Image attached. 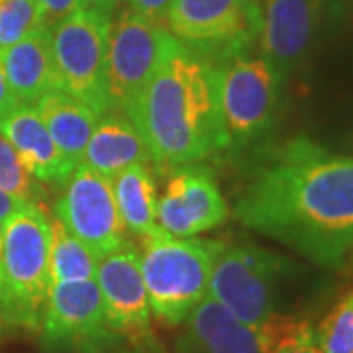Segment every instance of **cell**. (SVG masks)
Masks as SVG:
<instances>
[{
  "label": "cell",
  "instance_id": "cell-1",
  "mask_svg": "<svg viewBox=\"0 0 353 353\" xmlns=\"http://www.w3.org/2000/svg\"><path fill=\"white\" fill-rule=\"evenodd\" d=\"M245 228L326 269L353 265V155L308 136L285 141L236 196Z\"/></svg>",
  "mask_w": 353,
  "mask_h": 353
},
{
  "label": "cell",
  "instance_id": "cell-2",
  "mask_svg": "<svg viewBox=\"0 0 353 353\" xmlns=\"http://www.w3.org/2000/svg\"><path fill=\"white\" fill-rule=\"evenodd\" d=\"M159 171L204 163L228 152L216 67L176 43L128 116Z\"/></svg>",
  "mask_w": 353,
  "mask_h": 353
},
{
  "label": "cell",
  "instance_id": "cell-3",
  "mask_svg": "<svg viewBox=\"0 0 353 353\" xmlns=\"http://www.w3.org/2000/svg\"><path fill=\"white\" fill-rule=\"evenodd\" d=\"M50 279V216L43 204H26L2 230L0 322L39 332Z\"/></svg>",
  "mask_w": 353,
  "mask_h": 353
},
{
  "label": "cell",
  "instance_id": "cell-4",
  "mask_svg": "<svg viewBox=\"0 0 353 353\" xmlns=\"http://www.w3.org/2000/svg\"><path fill=\"white\" fill-rule=\"evenodd\" d=\"M224 241L173 238L161 234L143 241L139 253L141 277L152 316L167 328H179L208 294L218 253Z\"/></svg>",
  "mask_w": 353,
  "mask_h": 353
},
{
  "label": "cell",
  "instance_id": "cell-5",
  "mask_svg": "<svg viewBox=\"0 0 353 353\" xmlns=\"http://www.w3.org/2000/svg\"><path fill=\"white\" fill-rule=\"evenodd\" d=\"M303 269L257 243H226L218 253L208 294L243 324L259 328L269 316L285 312L287 292Z\"/></svg>",
  "mask_w": 353,
  "mask_h": 353
},
{
  "label": "cell",
  "instance_id": "cell-6",
  "mask_svg": "<svg viewBox=\"0 0 353 353\" xmlns=\"http://www.w3.org/2000/svg\"><path fill=\"white\" fill-rule=\"evenodd\" d=\"M218 108L228 152L261 143L277 126L285 81L261 55H240L214 65Z\"/></svg>",
  "mask_w": 353,
  "mask_h": 353
},
{
  "label": "cell",
  "instance_id": "cell-7",
  "mask_svg": "<svg viewBox=\"0 0 353 353\" xmlns=\"http://www.w3.org/2000/svg\"><path fill=\"white\" fill-rule=\"evenodd\" d=\"M165 26L212 65L253 53L261 34V0H173Z\"/></svg>",
  "mask_w": 353,
  "mask_h": 353
},
{
  "label": "cell",
  "instance_id": "cell-8",
  "mask_svg": "<svg viewBox=\"0 0 353 353\" xmlns=\"http://www.w3.org/2000/svg\"><path fill=\"white\" fill-rule=\"evenodd\" d=\"M176 41L167 26L124 8L110 20L106 41V92L114 112L130 116L143 88Z\"/></svg>",
  "mask_w": 353,
  "mask_h": 353
},
{
  "label": "cell",
  "instance_id": "cell-9",
  "mask_svg": "<svg viewBox=\"0 0 353 353\" xmlns=\"http://www.w3.org/2000/svg\"><path fill=\"white\" fill-rule=\"evenodd\" d=\"M341 14L343 0H263L261 57L287 83L336 32Z\"/></svg>",
  "mask_w": 353,
  "mask_h": 353
},
{
  "label": "cell",
  "instance_id": "cell-10",
  "mask_svg": "<svg viewBox=\"0 0 353 353\" xmlns=\"http://www.w3.org/2000/svg\"><path fill=\"white\" fill-rule=\"evenodd\" d=\"M112 14L79 8L50 26L59 90L99 116L110 110L106 92V41Z\"/></svg>",
  "mask_w": 353,
  "mask_h": 353
},
{
  "label": "cell",
  "instance_id": "cell-11",
  "mask_svg": "<svg viewBox=\"0 0 353 353\" xmlns=\"http://www.w3.org/2000/svg\"><path fill=\"white\" fill-rule=\"evenodd\" d=\"M41 347L48 353H108L122 341L106 326L94 279L53 283L41 316Z\"/></svg>",
  "mask_w": 353,
  "mask_h": 353
},
{
  "label": "cell",
  "instance_id": "cell-12",
  "mask_svg": "<svg viewBox=\"0 0 353 353\" xmlns=\"http://www.w3.org/2000/svg\"><path fill=\"white\" fill-rule=\"evenodd\" d=\"M55 202V216L97 257L128 243V230L120 216L112 179L79 163Z\"/></svg>",
  "mask_w": 353,
  "mask_h": 353
},
{
  "label": "cell",
  "instance_id": "cell-13",
  "mask_svg": "<svg viewBox=\"0 0 353 353\" xmlns=\"http://www.w3.org/2000/svg\"><path fill=\"white\" fill-rule=\"evenodd\" d=\"M94 281L104 306L106 326L120 340L153 350L152 308L141 277L139 252L130 241L99 257Z\"/></svg>",
  "mask_w": 353,
  "mask_h": 353
},
{
  "label": "cell",
  "instance_id": "cell-14",
  "mask_svg": "<svg viewBox=\"0 0 353 353\" xmlns=\"http://www.w3.org/2000/svg\"><path fill=\"white\" fill-rule=\"evenodd\" d=\"M228 214L218 181L202 163L171 171L157 201V224L173 238H196L224 224Z\"/></svg>",
  "mask_w": 353,
  "mask_h": 353
},
{
  "label": "cell",
  "instance_id": "cell-15",
  "mask_svg": "<svg viewBox=\"0 0 353 353\" xmlns=\"http://www.w3.org/2000/svg\"><path fill=\"white\" fill-rule=\"evenodd\" d=\"M179 328L175 353H261L257 330L228 312L210 294Z\"/></svg>",
  "mask_w": 353,
  "mask_h": 353
},
{
  "label": "cell",
  "instance_id": "cell-16",
  "mask_svg": "<svg viewBox=\"0 0 353 353\" xmlns=\"http://www.w3.org/2000/svg\"><path fill=\"white\" fill-rule=\"evenodd\" d=\"M0 134L12 143L26 169L41 185L61 189L73 173L75 167L57 150L36 106L18 104L0 120Z\"/></svg>",
  "mask_w": 353,
  "mask_h": 353
},
{
  "label": "cell",
  "instance_id": "cell-17",
  "mask_svg": "<svg viewBox=\"0 0 353 353\" xmlns=\"http://www.w3.org/2000/svg\"><path fill=\"white\" fill-rule=\"evenodd\" d=\"M2 63L18 104L36 106L41 97L59 88L50 26H39L24 39L2 51Z\"/></svg>",
  "mask_w": 353,
  "mask_h": 353
},
{
  "label": "cell",
  "instance_id": "cell-18",
  "mask_svg": "<svg viewBox=\"0 0 353 353\" xmlns=\"http://www.w3.org/2000/svg\"><path fill=\"white\" fill-rule=\"evenodd\" d=\"M152 161L148 145L134 122L120 112L108 110L99 116L81 163L112 179L136 165Z\"/></svg>",
  "mask_w": 353,
  "mask_h": 353
},
{
  "label": "cell",
  "instance_id": "cell-19",
  "mask_svg": "<svg viewBox=\"0 0 353 353\" xmlns=\"http://www.w3.org/2000/svg\"><path fill=\"white\" fill-rule=\"evenodd\" d=\"M36 110L57 150L69 163L77 167L87 150L90 134L99 122V114L59 88L41 97L36 102Z\"/></svg>",
  "mask_w": 353,
  "mask_h": 353
},
{
  "label": "cell",
  "instance_id": "cell-20",
  "mask_svg": "<svg viewBox=\"0 0 353 353\" xmlns=\"http://www.w3.org/2000/svg\"><path fill=\"white\" fill-rule=\"evenodd\" d=\"M112 189L130 234L141 241L167 234L157 224V189L148 165H136L112 176Z\"/></svg>",
  "mask_w": 353,
  "mask_h": 353
},
{
  "label": "cell",
  "instance_id": "cell-21",
  "mask_svg": "<svg viewBox=\"0 0 353 353\" xmlns=\"http://www.w3.org/2000/svg\"><path fill=\"white\" fill-rule=\"evenodd\" d=\"M99 257L83 241L61 224L57 216H50V279L53 283L90 281L97 273Z\"/></svg>",
  "mask_w": 353,
  "mask_h": 353
},
{
  "label": "cell",
  "instance_id": "cell-22",
  "mask_svg": "<svg viewBox=\"0 0 353 353\" xmlns=\"http://www.w3.org/2000/svg\"><path fill=\"white\" fill-rule=\"evenodd\" d=\"M314 343L322 353H353V287L341 292L314 326Z\"/></svg>",
  "mask_w": 353,
  "mask_h": 353
},
{
  "label": "cell",
  "instance_id": "cell-23",
  "mask_svg": "<svg viewBox=\"0 0 353 353\" xmlns=\"http://www.w3.org/2000/svg\"><path fill=\"white\" fill-rule=\"evenodd\" d=\"M257 330L261 353H279L281 350L314 343V324L306 316L279 312L269 316Z\"/></svg>",
  "mask_w": 353,
  "mask_h": 353
},
{
  "label": "cell",
  "instance_id": "cell-24",
  "mask_svg": "<svg viewBox=\"0 0 353 353\" xmlns=\"http://www.w3.org/2000/svg\"><path fill=\"white\" fill-rule=\"evenodd\" d=\"M0 190L24 202L43 204L48 190L18 157L12 143L0 134Z\"/></svg>",
  "mask_w": 353,
  "mask_h": 353
},
{
  "label": "cell",
  "instance_id": "cell-25",
  "mask_svg": "<svg viewBox=\"0 0 353 353\" xmlns=\"http://www.w3.org/2000/svg\"><path fill=\"white\" fill-rule=\"evenodd\" d=\"M43 26L38 0H0V53Z\"/></svg>",
  "mask_w": 353,
  "mask_h": 353
},
{
  "label": "cell",
  "instance_id": "cell-26",
  "mask_svg": "<svg viewBox=\"0 0 353 353\" xmlns=\"http://www.w3.org/2000/svg\"><path fill=\"white\" fill-rule=\"evenodd\" d=\"M38 4L43 16V26H53L81 8L79 0H38Z\"/></svg>",
  "mask_w": 353,
  "mask_h": 353
},
{
  "label": "cell",
  "instance_id": "cell-27",
  "mask_svg": "<svg viewBox=\"0 0 353 353\" xmlns=\"http://www.w3.org/2000/svg\"><path fill=\"white\" fill-rule=\"evenodd\" d=\"M128 4H130V8L134 12L141 14V16L150 18L153 22L165 24L173 0H128Z\"/></svg>",
  "mask_w": 353,
  "mask_h": 353
},
{
  "label": "cell",
  "instance_id": "cell-28",
  "mask_svg": "<svg viewBox=\"0 0 353 353\" xmlns=\"http://www.w3.org/2000/svg\"><path fill=\"white\" fill-rule=\"evenodd\" d=\"M16 106H18V102L14 99L12 88L8 85L4 63H2V53H0V120L10 112V110H14Z\"/></svg>",
  "mask_w": 353,
  "mask_h": 353
},
{
  "label": "cell",
  "instance_id": "cell-29",
  "mask_svg": "<svg viewBox=\"0 0 353 353\" xmlns=\"http://www.w3.org/2000/svg\"><path fill=\"white\" fill-rule=\"evenodd\" d=\"M26 204H32V202H24L16 196H10L8 192L0 190V226H4L14 214H18Z\"/></svg>",
  "mask_w": 353,
  "mask_h": 353
},
{
  "label": "cell",
  "instance_id": "cell-30",
  "mask_svg": "<svg viewBox=\"0 0 353 353\" xmlns=\"http://www.w3.org/2000/svg\"><path fill=\"white\" fill-rule=\"evenodd\" d=\"M126 0H79L81 8L87 10H97V12L114 14Z\"/></svg>",
  "mask_w": 353,
  "mask_h": 353
},
{
  "label": "cell",
  "instance_id": "cell-31",
  "mask_svg": "<svg viewBox=\"0 0 353 353\" xmlns=\"http://www.w3.org/2000/svg\"><path fill=\"white\" fill-rule=\"evenodd\" d=\"M279 353H322L320 347L316 343H304V345H294V347H287V350H281Z\"/></svg>",
  "mask_w": 353,
  "mask_h": 353
},
{
  "label": "cell",
  "instance_id": "cell-32",
  "mask_svg": "<svg viewBox=\"0 0 353 353\" xmlns=\"http://www.w3.org/2000/svg\"><path fill=\"white\" fill-rule=\"evenodd\" d=\"M120 353H157L155 350H143V347H134V350H126V352Z\"/></svg>",
  "mask_w": 353,
  "mask_h": 353
},
{
  "label": "cell",
  "instance_id": "cell-33",
  "mask_svg": "<svg viewBox=\"0 0 353 353\" xmlns=\"http://www.w3.org/2000/svg\"><path fill=\"white\" fill-rule=\"evenodd\" d=\"M0 248H2V232H0Z\"/></svg>",
  "mask_w": 353,
  "mask_h": 353
},
{
  "label": "cell",
  "instance_id": "cell-34",
  "mask_svg": "<svg viewBox=\"0 0 353 353\" xmlns=\"http://www.w3.org/2000/svg\"><path fill=\"white\" fill-rule=\"evenodd\" d=\"M352 155H353V141H352Z\"/></svg>",
  "mask_w": 353,
  "mask_h": 353
},
{
  "label": "cell",
  "instance_id": "cell-35",
  "mask_svg": "<svg viewBox=\"0 0 353 353\" xmlns=\"http://www.w3.org/2000/svg\"><path fill=\"white\" fill-rule=\"evenodd\" d=\"M0 330H2V322H0Z\"/></svg>",
  "mask_w": 353,
  "mask_h": 353
}]
</instances>
